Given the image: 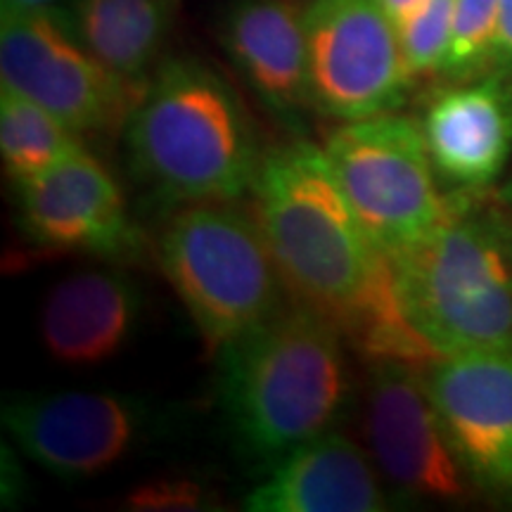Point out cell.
<instances>
[{
  "label": "cell",
  "instance_id": "6da1fadb",
  "mask_svg": "<svg viewBox=\"0 0 512 512\" xmlns=\"http://www.w3.org/2000/svg\"><path fill=\"white\" fill-rule=\"evenodd\" d=\"M249 195L294 302L335 328L363 363L427 368L441 358L403 309L394 256L358 219L323 147H268Z\"/></svg>",
  "mask_w": 512,
  "mask_h": 512
},
{
  "label": "cell",
  "instance_id": "7a4b0ae2",
  "mask_svg": "<svg viewBox=\"0 0 512 512\" xmlns=\"http://www.w3.org/2000/svg\"><path fill=\"white\" fill-rule=\"evenodd\" d=\"M349 344L309 306L285 302L216 351V396L235 444L264 465L335 430L349 411Z\"/></svg>",
  "mask_w": 512,
  "mask_h": 512
},
{
  "label": "cell",
  "instance_id": "3957f363",
  "mask_svg": "<svg viewBox=\"0 0 512 512\" xmlns=\"http://www.w3.org/2000/svg\"><path fill=\"white\" fill-rule=\"evenodd\" d=\"M121 138L136 181L176 207L240 200L266 155L233 83L190 55L159 62Z\"/></svg>",
  "mask_w": 512,
  "mask_h": 512
},
{
  "label": "cell",
  "instance_id": "277c9868",
  "mask_svg": "<svg viewBox=\"0 0 512 512\" xmlns=\"http://www.w3.org/2000/svg\"><path fill=\"white\" fill-rule=\"evenodd\" d=\"M394 264L406 316L439 356L512 351V211L501 200L456 197Z\"/></svg>",
  "mask_w": 512,
  "mask_h": 512
},
{
  "label": "cell",
  "instance_id": "5b68a950",
  "mask_svg": "<svg viewBox=\"0 0 512 512\" xmlns=\"http://www.w3.org/2000/svg\"><path fill=\"white\" fill-rule=\"evenodd\" d=\"M155 256L209 356L290 302L254 209L183 204L159 230Z\"/></svg>",
  "mask_w": 512,
  "mask_h": 512
},
{
  "label": "cell",
  "instance_id": "8992f818",
  "mask_svg": "<svg viewBox=\"0 0 512 512\" xmlns=\"http://www.w3.org/2000/svg\"><path fill=\"white\" fill-rule=\"evenodd\" d=\"M323 152L356 216L396 256L427 240L451 216L420 121L396 112L339 121Z\"/></svg>",
  "mask_w": 512,
  "mask_h": 512
},
{
  "label": "cell",
  "instance_id": "52a82bcc",
  "mask_svg": "<svg viewBox=\"0 0 512 512\" xmlns=\"http://www.w3.org/2000/svg\"><path fill=\"white\" fill-rule=\"evenodd\" d=\"M0 76L83 138L124 133L145 91L88 48L69 8H3Z\"/></svg>",
  "mask_w": 512,
  "mask_h": 512
},
{
  "label": "cell",
  "instance_id": "ba28073f",
  "mask_svg": "<svg viewBox=\"0 0 512 512\" xmlns=\"http://www.w3.org/2000/svg\"><path fill=\"white\" fill-rule=\"evenodd\" d=\"M311 110L351 121L394 112L403 105L411 74L399 29L380 0L306 3Z\"/></svg>",
  "mask_w": 512,
  "mask_h": 512
},
{
  "label": "cell",
  "instance_id": "9c48e42d",
  "mask_svg": "<svg viewBox=\"0 0 512 512\" xmlns=\"http://www.w3.org/2000/svg\"><path fill=\"white\" fill-rule=\"evenodd\" d=\"M366 368L361 427L384 482L408 501H465L472 484L448 441L425 368L403 361Z\"/></svg>",
  "mask_w": 512,
  "mask_h": 512
},
{
  "label": "cell",
  "instance_id": "30bf717a",
  "mask_svg": "<svg viewBox=\"0 0 512 512\" xmlns=\"http://www.w3.org/2000/svg\"><path fill=\"white\" fill-rule=\"evenodd\" d=\"M150 408L119 392L15 394L3 406V427L38 467L60 479H91L112 470L143 441Z\"/></svg>",
  "mask_w": 512,
  "mask_h": 512
},
{
  "label": "cell",
  "instance_id": "8fae6325",
  "mask_svg": "<svg viewBox=\"0 0 512 512\" xmlns=\"http://www.w3.org/2000/svg\"><path fill=\"white\" fill-rule=\"evenodd\" d=\"M12 190L17 228L31 247L105 259L138 254L140 233L121 185L86 145Z\"/></svg>",
  "mask_w": 512,
  "mask_h": 512
},
{
  "label": "cell",
  "instance_id": "7c38bea8",
  "mask_svg": "<svg viewBox=\"0 0 512 512\" xmlns=\"http://www.w3.org/2000/svg\"><path fill=\"white\" fill-rule=\"evenodd\" d=\"M425 377L472 489L512 501V351L441 356Z\"/></svg>",
  "mask_w": 512,
  "mask_h": 512
},
{
  "label": "cell",
  "instance_id": "4fadbf2b",
  "mask_svg": "<svg viewBox=\"0 0 512 512\" xmlns=\"http://www.w3.org/2000/svg\"><path fill=\"white\" fill-rule=\"evenodd\" d=\"M427 152L448 195H484L512 159V76L458 81L434 95L420 119Z\"/></svg>",
  "mask_w": 512,
  "mask_h": 512
},
{
  "label": "cell",
  "instance_id": "5bb4252c",
  "mask_svg": "<svg viewBox=\"0 0 512 512\" xmlns=\"http://www.w3.org/2000/svg\"><path fill=\"white\" fill-rule=\"evenodd\" d=\"M216 36L233 69L261 107L287 131L304 133L311 110L306 3L228 0Z\"/></svg>",
  "mask_w": 512,
  "mask_h": 512
},
{
  "label": "cell",
  "instance_id": "9a60e30c",
  "mask_svg": "<svg viewBox=\"0 0 512 512\" xmlns=\"http://www.w3.org/2000/svg\"><path fill=\"white\" fill-rule=\"evenodd\" d=\"M252 512H384L392 496L368 451L330 430L306 441L266 470L245 496Z\"/></svg>",
  "mask_w": 512,
  "mask_h": 512
},
{
  "label": "cell",
  "instance_id": "2e32d148",
  "mask_svg": "<svg viewBox=\"0 0 512 512\" xmlns=\"http://www.w3.org/2000/svg\"><path fill=\"white\" fill-rule=\"evenodd\" d=\"M143 292L121 268H86L50 287L38 335L53 361L93 368L126 347L138 328Z\"/></svg>",
  "mask_w": 512,
  "mask_h": 512
},
{
  "label": "cell",
  "instance_id": "e0dca14e",
  "mask_svg": "<svg viewBox=\"0 0 512 512\" xmlns=\"http://www.w3.org/2000/svg\"><path fill=\"white\" fill-rule=\"evenodd\" d=\"M183 0H76L69 5L88 48L126 79L147 83Z\"/></svg>",
  "mask_w": 512,
  "mask_h": 512
},
{
  "label": "cell",
  "instance_id": "ac0fdd59",
  "mask_svg": "<svg viewBox=\"0 0 512 512\" xmlns=\"http://www.w3.org/2000/svg\"><path fill=\"white\" fill-rule=\"evenodd\" d=\"M86 138L38 102L12 88H0V159L12 188L46 174L81 150Z\"/></svg>",
  "mask_w": 512,
  "mask_h": 512
},
{
  "label": "cell",
  "instance_id": "d6986e66",
  "mask_svg": "<svg viewBox=\"0 0 512 512\" xmlns=\"http://www.w3.org/2000/svg\"><path fill=\"white\" fill-rule=\"evenodd\" d=\"M498 0H456L453 36L441 74L451 83L470 81L496 64Z\"/></svg>",
  "mask_w": 512,
  "mask_h": 512
},
{
  "label": "cell",
  "instance_id": "ffe728a7",
  "mask_svg": "<svg viewBox=\"0 0 512 512\" xmlns=\"http://www.w3.org/2000/svg\"><path fill=\"white\" fill-rule=\"evenodd\" d=\"M456 0H425L399 27L403 62L413 81L441 74L453 36Z\"/></svg>",
  "mask_w": 512,
  "mask_h": 512
},
{
  "label": "cell",
  "instance_id": "44dd1931",
  "mask_svg": "<svg viewBox=\"0 0 512 512\" xmlns=\"http://www.w3.org/2000/svg\"><path fill=\"white\" fill-rule=\"evenodd\" d=\"M121 508L131 512H207L223 510L221 498L195 477L164 475L133 486L121 498Z\"/></svg>",
  "mask_w": 512,
  "mask_h": 512
},
{
  "label": "cell",
  "instance_id": "7402d4cb",
  "mask_svg": "<svg viewBox=\"0 0 512 512\" xmlns=\"http://www.w3.org/2000/svg\"><path fill=\"white\" fill-rule=\"evenodd\" d=\"M496 67L498 72L512 76V0H498Z\"/></svg>",
  "mask_w": 512,
  "mask_h": 512
},
{
  "label": "cell",
  "instance_id": "603a6c76",
  "mask_svg": "<svg viewBox=\"0 0 512 512\" xmlns=\"http://www.w3.org/2000/svg\"><path fill=\"white\" fill-rule=\"evenodd\" d=\"M380 3H382L384 12H387V15L392 17V22L396 24V29H399L401 24L406 22V19L411 17L413 12L418 10L422 3H425V0H380Z\"/></svg>",
  "mask_w": 512,
  "mask_h": 512
},
{
  "label": "cell",
  "instance_id": "cb8c5ba5",
  "mask_svg": "<svg viewBox=\"0 0 512 512\" xmlns=\"http://www.w3.org/2000/svg\"><path fill=\"white\" fill-rule=\"evenodd\" d=\"M76 0H3V8H19V10H36V8H67Z\"/></svg>",
  "mask_w": 512,
  "mask_h": 512
},
{
  "label": "cell",
  "instance_id": "d4e9b609",
  "mask_svg": "<svg viewBox=\"0 0 512 512\" xmlns=\"http://www.w3.org/2000/svg\"><path fill=\"white\" fill-rule=\"evenodd\" d=\"M498 200H501L505 207H508L510 211H512V171H510V176H508V181L503 183V188L498 190Z\"/></svg>",
  "mask_w": 512,
  "mask_h": 512
}]
</instances>
